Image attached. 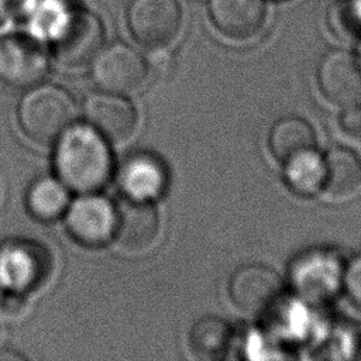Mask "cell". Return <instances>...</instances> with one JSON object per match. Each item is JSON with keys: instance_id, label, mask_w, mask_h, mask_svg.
Here are the masks:
<instances>
[{"instance_id": "obj_5", "label": "cell", "mask_w": 361, "mask_h": 361, "mask_svg": "<svg viewBox=\"0 0 361 361\" xmlns=\"http://www.w3.org/2000/svg\"><path fill=\"white\" fill-rule=\"evenodd\" d=\"M183 13L178 0H131L127 24L134 39L145 48L171 45L182 28Z\"/></svg>"}, {"instance_id": "obj_18", "label": "cell", "mask_w": 361, "mask_h": 361, "mask_svg": "<svg viewBox=\"0 0 361 361\" xmlns=\"http://www.w3.org/2000/svg\"><path fill=\"white\" fill-rule=\"evenodd\" d=\"M233 341L230 324L217 316L199 319L189 331L188 344L196 358L219 360L226 355Z\"/></svg>"}, {"instance_id": "obj_14", "label": "cell", "mask_w": 361, "mask_h": 361, "mask_svg": "<svg viewBox=\"0 0 361 361\" xmlns=\"http://www.w3.org/2000/svg\"><path fill=\"white\" fill-rule=\"evenodd\" d=\"M120 186L127 197L151 202L166 186V169L162 161L151 154H134L123 164Z\"/></svg>"}, {"instance_id": "obj_11", "label": "cell", "mask_w": 361, "mask_h": 361, "mask_svg": "<svg viewBox=\"0 0 361 361\" xmlns=\"http://www.w3.org/2000/svg\"><path fill=\"white\" fill-rule=\"evenodd\" d=\"M85 117L106 141L123 142L137 127L134 106L117 93H93L85 100Z\"/></svg>"}, {"instance_id": "obj_26", "label": "cell", "mask_w": 361, "mask_h": 361, "mask_svg": "<svg viewBox=\"0 0 361 361\" xmlns=\"http://www.w3.org/2000/svg\"><path fill=\"white\" fill-rule=\"evenodd\" d=\"M360 65H361V41H360V47H358V56H357Z\"/></svg>"}, {"instance_id": "obj_13", "label": "cell", "mask_w": 361, "mask_h": 361, "mask_svg": "<svg viewBox=\"0 0 361 361\" xmlns=\"http://www.w3.org/2000/svg\"><path fill=\"white\" fill-rule=\"evenodd\" d=\"M114 237L121 248L133 252L149 248L159 233L157 209L148 200L126 197L116 207Z\"/></svg>"}, {"instance_id": "obj_10", "label": "cell", "mask_w": 361, "mask_h": 361, "mask_svg": "<svg viewBox=\"0 0 361 361\" xmlns=\"http://www.w3.org/2000/svg\"><path fill=\"white\" fill-rule=\"evenodd\" d=\"M316 79L322 94L331 103L345 106L361 97V65L345 51L334 49L323 55Z\"/></svg>"}, {"instance_id": "obj_24", "label": "cell", "mask_w": 361, "mask_h": 361, "mask_svg": "<svg viewBox=\"0 0 361 361\" xmlns=\"http://www.w3.org/2000/svg\"><path fill=\"white\" fill-rule=\"evenodd\" d=\"M38 0H0V17L18 20L30 16Z\"/></svg>"}, {"instance_id": "obj_27", "label": "cell", "mask_w": 361, "mask_h": 361, "mask_svg": "<svg viewBox=\"0 0 361 361\" xmlns=\"http://www.w3.org/2000/svg\"><path fill=\"white\" fill-rule=\"evenodd\" d=\"M0 298H1V295H0Z\"/></svg>"}, {"instance_id": "obj_8", "label": "cell", "mask_w": 361, "mask_h": 361, "mask_svg": "<svg viewBox=\"0 0 361 361\" xmlns=\"http://www.w3.org/2000/svg\"><path fill=\"white\" fill-rule=\"evenodd\" d=\"M44 47L31 37L13 34L0 39V79L13 87H32L48 73Z\"/></svg>"}, {"instance_id": "obj_12", "label": "cell", "mask_w": 361, "mask_h": 361, "mask_svg": "<svg viewBox=\"0 0 361 361\" xmlns=\"http://www.w3.org/2000/svg\"><path fill=\"white\" fill-rule=\"evenodd\" d=\"M209 14L219 32L234 41L255 38L267 24L264 0H210Z\"/></svg>"}, {"instance_id": "obj_9", "label": "cell", "mask_w": 361, "mask_h": 361, "mask_svg": "<svg viewBox=\"0 0 361 361\" xmlns=\"http://www.w3.org/2000/svg\"><path fill=\"white\" fill-rule=\"evenodd\" d=\"M116 207L103 196L83 193L66 209L69 234L86 247H100L114 237Z\"/></svg>"}, {"instance_id": "obj_21", "label": "cell", "mask_w": 361, "mask_h": 361, "mask_svg": "<svg viewBox=\"0 0 361 361\" xmlns=\"http://www.w3.org/2000/svg\"><path fill=\"white\" fill-rule=\"evenodd\" d=\"M334 34L344 38H361V0H338L330 11Z\"/></svg>"}, {"instance_id": "obj_19", "label": "cell", "mask_w": 361, "mask_h": 361, "mask_svg": "<svg viewBox=\"0 0 361 361\" xmlns=\"http://www.w3.org/2000/svg\"><path fill=\"white\" fill-rule=\"evenodd\" d=\"M324 158L314 148L299 152L283 162L285 182L296 195H316L324 186Z\"/></svg>"}, {"instance_id": "obj_15", "label": "cell", "mask_w": 361, "mask_h": 361, "mask_svg": "<svg viewBox=\"0 0 361 361\" xmlns=\"http://www.w3.org/2000/svg\"><path fill=\"white\" fill-rule=\"evenodd\" d=\"M42 251L30 243H13L0 251V281L14 289L35 285L42 275Z\"/></svg>"}, {"instance_id": "obj_6", "label": "cell", "mask_w": 361, "mask_h": 361, "mask_svg": "<svg viewBox=\"0 0 361 361\" xmlns=\"http://www.w3.org/2000/svg\"><path fill=\"white\" fill-rule=\"evenodd\" d=\"M228 298L245 314L272 313L283 300L281 276L264 264H247L237 268L228 281Z\"/></svg>"}, {"instance_id": "obj_22", "label": "cell", "mask_w": 361, "mask_h": 361, "mask_svg": "<svg viewBox=\"0 0 361 361\" xmlns=\"http://www.w3.org/2000/svg\"><path fill=\"white\" fill-rule=\"evenodd\" d=\"M343 288L353 305L361 310V252L344 267Z\"/></svg>"}, {"instance_id": "obj_25", "label": "cell", "mask_w": 361, "mask_h": 361, "mask_svg": "<svg viewBox=\"0 0 361 361\" xmlns=\"http://www.w3.org/2000/svg\"><path fill=\"white\" fill-rule=\"evenodd\" d=\"M25 306H27V303L20 293H10L7 296L0 298V309L4 314L17 316V314L23 313Z\"/></svg>"}, {"instance_id": "obj_2", "label": "cell", "mask_w": 361, "mask_h": 361, "mask_svg": "<svg viewBox=\"0 0 361 361\" xmlns=\"http://www.w3.org/2000/svg\"><path fill=\"white\" fill-rule=\"evenodd\" d=\"M76 104L68 90L55 85H35L21 99L18 121L24 134L38 142L49 144L73 124Z\"/></svg>"}, {"instance_id": "obj_4", "label": "cell", "mask_w": 361, "mask_h": 361, "mask_svg": "<svg viewBox=\"0 0 361 361\" xmlns=\"http://www.w3.org/2000/svg\"><path fill=\"white\" fill-rule=\"evenodd\" d=\"M344 265L333 250H309L296 257L289 267L293 290L305 300H329L343 288Z\"/></svg>"}, {"instance_id": "obj_20", "label": "cell", "mask_w": 361, "mask_h": 361, "mask_svg": "<svg viewBox=\"0 0 361 361\" xmlns=\"http://www.w3.org/2000/svg\"><path fill=\"white\" fill-rule=\"evenodd\" d=\"M69 189L58 178H39L28 189L27 207L41 220H52L66 212Z\"/></svg>"}, {"instance_id": "obj_17", "label": "cell", "mask_w": 361, "mask_h": 361, "mask_svg": "<svg viewBox=\"0 0 361 361\" xmlns=\"http://www.w3.org/2000/svg\"><path fill=\"white\" fill-rule=\"evenodd\" d=\"M314 145V130L305 118L298 116L276 120L268 134L269 152L282 164L299 152L313 149Z\"/></svg>"}, {"instance_id": "obj_7", "label": "cell", "mask_w": 361, "mask_h": 361, "mask_svg": "<svg viewBox=\"0 0 361 361\" xmlns=\"http://www.w3.org/2000/svg\"><path fill=\"white\" fill-rule=\"evenodd\" d=\"M92 73L97 86L110 93H131L147 80L145 59L130 45L114 42L102 48L92 61Z\"/></svg>"}, {"instance_id": "obj_23", "label": "cell", "mask_w": 361, "mask_h": 361, "mask_svg": "<svg viewBox=\"0 0 361 361\" xmlns=\"http://www.w3.org/2000/svg\"><path fill=\"white\" fill-rule=\"evenodd\" d=\"M338 127L353 140H361V103L353 102L343 107L338 116Z\"/></svg>"}, {"instance_id": "obj_1", "label": "cell", "mask_w": 361, "mask_h": 361, "mask_svg": "<svg viewBox=\"0 0 361 361\" xmlns=\"http://www.w3.org/2000/svg\"><path fill=\"white\" fill-rule=\"evenodd\" d=\"M54 166L58 179L79 193H94L113 169L106 140L90 126H71L56 140Z\"/></svg>"}, {"instance_id": "obj_3", "label": "cell", "mask_w": 361, "mask_h": 361, "mask_svg": "<svg viewBox=\"0 0 361 361\" xmlns=\"http://www.w3.org/2000/svg\"><path fill=\"white\" fill-rule=\"evenodd\" d=\"M55 59L66 68L92 63L103 48L104 27L100 18L87 10H69L51 35Z\"/></svg>"}, {"instance_id": "obj_16", "label": "cell", "mask_w": 361, "mask_h": 361, "mask_svg": "<svg viewBox=\"0 0 361 361\" xmlns=\"http://www.w3.org/2000/svg\"><path fill=\"white\" fill-rule=\"evenodd\" d=\"M324 158L323 190L333 199H347L361 189V158L347 147H334Z\"/></svg>"}]
</instances>
